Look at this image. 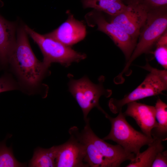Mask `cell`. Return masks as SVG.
Here are the masks:
<instances>
[{
  "label": "cell",
  "instance_id": "cell-23",
  "mask_svg": "<svg viewBox=\"0 0 167 167\" xmlns=\"http://www.w3.org/2000/svg\"><path fill=\"white\" fill-rule=\"evenodd\" d=\"M167 167V151H163L156 156L151 167Z\"/></svg>",
  "mask_w": 167,
  "mask_h": 167
},
{
  "label": "cell",
  "instance_id": "cell-21",
  "mask_svg": "<svg viewBox=\"0 0 167 167\" xmlns=\"http://www.w3.org/2000/svg\"><path fill=\"white\" fill-rule=\"evenodd\" d=\"M153 54L156 60L164 69H167V45H156Z\"/></svg>",
  "mask_w": 167,
  "mask_h": 167
},
{
  "label": "cell",
  "instance_id": "cell-4",
  "mask_svg": "<svg viewBox=\"0 0 167 167\" xmlns=\"http://www.w3.org/2000/svg\"><path fill=\"white\" fill-rule=\"evenodd\" d=\"M118 113L115 118L111 117L107 113L105 114L110 122L111 128L108 135L103 139L112 140L126 151L136 155L140 152L142 147L150 144L154 138H150L136 130L127 122L122 110Z\"/></svg>",
  "mask_w": 167,
  "mask_h": 167
},
{
  "label": "cell",
  "instance_id": "cell-1",
  "mask_svg": "<svg viewBox=\"0 0 167 167\" xmlns=\"http://www.w3.org/2000/svg\"><path fill=\"white\" fill-rule=\"evenodd\" d=\"M23 25L18 26L15 43L9 55V65L21 90L34 92L40 86L49 68L36 58Z\"/></svg>",
  "mask_w": 167,
  "mask_h": 167
},
{
  "label": "cell",
  "instance_id": "cell-9",
  "mask_svg": "<svg viewBox=\"0 0 167 167\" xmlns=\"http://www.w3.org/2000/svg\"><path fill=\"white\" fill-rule=\"evenodd\" d=\"M126 6L122 12L112 16L110 22L119 27L136 41L146 21L148 11L140 2Z\"/></svg>",
  "mask_w": 167,
  "mask_h": 167
},
{
  "label": "cell",
  "instance_id": "cell-17",
  "mask_svg": "<svg viewBox=\"0 0 167 167\" xmlns=\"http://www.w3.org/2000/svg\"><path fill=\"white\" fill-rule=\"evenodd\" d=\"M79 134L85 146V161L88 166L108 167L105 159L90 139L82 131H80Z\"/></svg>",
  "mask_w": 167,
  "mask_h": 167
},
{
  "label": "cell",
  "instance_id": "cell-13",
  "mask_svg": "<svg viewBox=\"0 0 167 167\" xmlns=\"http://www.w3.org/2000/svg\"><path fill=\"white\" fill-rule=\"evenodd\" d=\"M17 25L9 21L0 14V66L8 65L9 55L16 41Z\"/></svg>",
  "mask_w": 167,
  "mask_h": 167
},
{
  "label": "cell",
  "instance_id": "cell-18",
  "mask_svg": "<svg viewBox=\"0 0 167 167\" xmlns=\"http://www.w3.org/2000/svg\"><path fill=\"white\" fill-rule=\"evenodd\" d=\"M56 146L49 148H39L34 152L29 166L56 167Z\"/></svg>",
  "mask_w": 167,
  "mask_h": 167
},
{
  "label": "cell",
  "instance_id": "cell-3",
  "mask_svg": "<svg viewBox=\"0 0 167 167\" xmlns=\"http://www.w3.org/2000/svg\"><path fill=\"white\" fill-rule=\"evenodd\" d=\"M141 67L149 71V73L138 87L125 95L123 98L110 99L109 106L113 113H118L124 105L129 103L161 94L167 89L166 70H161L153 68L148 63Z\"/></svg>",
  "mask_w": 167,
  "mask_h": 167
},
{
  "label": "cell",
  "instance_id": "cell-6",
  "mask_svg": "<svg viewBox=\"0 0 167 167\" xmlns=\"http://www.w3.org/2000/svg\"><path fill=\"white\" fill-rule=\"evenodd\" d=\"M101 79L97 84L93 83L85 76L78 80L71 79L69 82V91L82 109L85 121L88 119L87 116L89 112L94 107L104 114L106 113L100 106L99 100L102 96L109 97L112 92L104 88V79Z\"/></svg>",
  "mask_w": 167,
  "mask_h": 167
},
{
  "label": "cell",
  "instance_id": "cell-20",
  "mask_svg": "<svg viewBox=\"0 0 167 167\" xmlns=\"http://www.w3.org/2000/svg\"><path fill=\"white\" fill-rule=\"evenodd\" d=\"M21 89L18 83L10 75L5 74L0 78V93Z\"/></svg>",
  "mask_w": 167,
  "mask_h": 167
},
{
  "label": "cell",
  "instance_id": "cell-8",
  "mask_svg": "<svg viewBox=\"0 0 167 167\" xmlns=\"http://www.w3.org/2000/svg\"><path fill=\"white\" fill-rule=\"evenodd\" d=\"M91 19L97 27V30L108 35L124 54L127 62L136 45V41L122 28L111 22H109L100 11L94 9L87 16Z\"/></svg>",
  "mask_w": 167,
  "mask_h": 167
},
{
  "label": "cell",
  "instance_id": "cell-5",
  "mask_svg": "<svg viewBox=\"0 0 167 167\" xmlns=\"http://www.w3.org/2000/svg\"><path fill=\"white\" fill-rule=\"evenodd\" d=\"M24 26L28 34L39 46L44 57L42 62L48 67L53 62L68 66L86 58L85 54L76 52L70 46L45 34L38 33L26 24Z\"/></svg>",
  "mask_w": 167,
  "mask_h": 167
},
{
  "label": "cell",
  "instance_id": "cell-11",
  "mask_svg": "<svg viewBox=\"0 0 167 167\" xmlns=\"http://www.w3.org/2000/svg\"><path fill=\"white\" fill-rule=\"evenodd\" d=\"M86 34L84 24L71 14L58 28L45 35L70 46L83 39Z\"/></svg>",
  "mask_w": 167,
  "mask_h": 167
},
{
  "label": "cell",
  "instance_id": "cell-14",
  "mask_svg": "<svg viewBox=\"0 0 167 167\" xmlns=\"http://www.w3.org/2000/svg\"><path fill=\"white\" fill-rule=\"evenodd\" d=\"M162 141L155 139L148 145L147 149L142 152H139L131 161L126 167H151L157 154L162 151L164 147Z\"/></svg>",
  "mask_w": 167,
  "mask_h": 167
},
{
  "label": "cell",
  "instance_id": "cell-12",
  "mask_svg": "<svg viewBox=\"0 0 167 167\" xmlns=\"http://www.w3.org/2000/svg\"><path fill=\"white\" fill-rule=\"evenodd\" d=\"M126 105V109L123 113L125 116L134 118L143 133L150 138H153L151 135V131L157 126L155 106L137 102L136 101L129 103Z\"/></svg>",
  "mask_w": 167,
  "mask_h": 167
},
{
  "label": "cell",
  "instance_id": "cell-22",
  "mask_svg": "<svg viewBox=\"0 0 167 167\" xmlns=\"http://www.w3.org/2000/svg\"><path fill=\"white\" fill-rule=\"evenodd\" d=\"M139 2L148 11L167 8V0H141Z\"/></svg>",
  "mask_w": 167,
  "mask_h": 167
},
{
  "label": "cell",
  "instance_id": "cell-24",
  "mask_svg": "<svg viewBox=\"0 0 167 167\" xmlns=\"http://www.w3.org/2000/svg\"><path fill=\"white\" fill-rule=\"evenodd\" d=\"M141 0H122L126 5L128 4L139 2Z\"/></svg>",
  "mask_w": 167,
  "mask_h": 167
},
{
  "label": "cell",
  "instance_id": "cell-15",
  "mask_svg": "<svg viewBox=\"0 0 167 167\" xmlns=\"http://www.w3.org/2000/svg\"><path fill=\"white\" fill-rule=\"evenodd\" d=\"M81 2L84 8H92L112 16L120 13L127 6L122 0H81Z\"/></svg>",
  "mask_w": 167,
  "mask_h": 167
},
{
  "label": "cell",
  "instance_id": "cell-19",
  "mask_svg": "<svg viewBox=\"0 0 167 167\" xmlns=\"http://www.w3.org/2000/svg\"><path fill=\"white\" fill-rule=\"evenodd\" d=\"M24 165L15 158L11 149L4 143H0V167H22Z\"/></svg>",
  "mask_w": 167,
  "mask_h": 167
},
{
  "label": "cell",
  "instance_id": "cell-10",
  "mask_svg": "<svg viewBox=\"0 0 167 167\" xmlns=\"http://www.w3.org/2000/svg\"><path fill=\"white\" fill-rule=\"evenodd\" d=\"M86 124L82 130L94 144L102 156L108 167H118L124 162L131 161L135 156L126 151L120 145H113L106 142L97 136L91 129L89 119L85 121Z\"/></svg>",
  "mask_w": 167,
  "mask_h": 167
},
{
  "label": "cell",
  "instance_id": "cell-2",
  "mask_svg": "<svg viewBox=\"0 0 167 167\" xmlns=\"http://www.w3.org/2000/svg\"><path fill=\"white\" fill-rule=\"evenodd\" d=\"M167 8L148 11L146 21L140 32L139 42L123 70L119 75V77H122L137 57L151 51L158 39L167 31Z\"/></svg>",
  "mask_w": 167,
  "mask_h": 167
},
{
  "label": "cell",
  "instance_id": "cell-7",
  "mask_svg": "<svg viewBox=\"0 0 167 167\" xmlns=\"http://www.w3.org/2000/svg\"><path fill=\"white\" fill-rule=\"evenodd\" d=\"M76 126L69 130L70 136L65 143L56 146V167H88L85 161L84 145Z\"/></svg>",
  "mask_w": 167,
  "mask_h": 167
},
{
  "label": "cell",
  "instance_id": "cell-16",
  "mask_svg": "<svg viewBox=\"0 0 167 167\" xmlns=\"http://www.w3.org/2000/svg\"><path fill=\"white\" fill-rule=\"evenodd\" d=\"M155 107L157 126L152 130L151 135L153 138L164 141L167 137V105L158 98Z\"/></svg>",
  "mask_w": 167,
  "mask_h": 167
}]
</instances>
